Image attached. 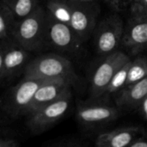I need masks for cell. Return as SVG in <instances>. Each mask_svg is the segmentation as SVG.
Masks as SVG:
<instances>
[{
    "mask_svg": "<svg viewBox=\"0 0 147 147\" xmlns=\"http://www.w3.org/2000/svg\"><path fill=\"white\" fill-rule=\"evenodd\" d=\"M147 95V77L127 85L116 98V105L121 109H137Z\"/></svg>",
    "mask_w": 147,
    "mask_h": 147,
    "instance_id": "5bb4252c",
    "label": "cell"
},
{
    "mask_svg": "<svg viewBox=\"0 0 147 147\" xmlns=\"http://www.w3.org/2000/svg\"><path fill=\"white\" fill-rule=\"evenodd\" d=\"M131 10H139L147 12V0H134Z\"/></svg>",
    "mask_w": 147,
    "mask_h": 147,
    "instance_id": "603a6c76",
    "label": "cell"
},
{
    "mask_svg": "<svg viewBox=\"0 0 147 147\" xmlns=\"http://www.w3.org/2000/svg\"><path fill=\"white\" fill-rule=\"evenodd\" d=\"M71 15L70 26L82 40H87L96 26L99 6L96 1L69 0Z\"/></svg>",
    "mask_w": 147,
    "mask_h": 147,
    "instance_id": "8992f818",
    "label": "cell"
},
{
    "mask_svg": "<svg viewBox=\"0 0 147 147\" xmlns=\"http://www.w3.org/2000/svg\"><path fill=\"white\" fill-rule=\"evenodd\" d=\"M129 147H147V134L143 132L130 144Z\"/></svg>",
    "mask_w": 147,
    "mask_h": 147,
    "instance_id": "7402d4cb",
    "label": "cell"
},
{
    "mask_svg": "<svg viewBox=\"0 0 147 147\" xmlns=\"http://www.w3.org/2000/svg\"><path fill=\"white\" fill-rule=\"evenodd\" d=\"M45 80L23 77L20 83L7 92L3 99V109L12 118L25 115L36 90Z\"/></svg>",
    "mask_w": 147,
    "mask_h": 147,
    "instance_id": "277c9868",
    "label": "cell"
},
{
    "mask_svg": "<svg viewBox=\"0 0 147 147\" xmlns=\"http://www.w3.org/2000/svg\"><path fill=\"white\" fill-rule=\"evenodd\" d=\"M147 77V59L145 57L132 60L127 79V85L136 83Z\"/></svg>",
    "mask_w": 147,
    "mask_h": 147,
    "instance_id": "d6986e66",
    "label": "cell"
},
{
    "mask_svg": "<svg viewBox=\"0 0 147 147\" xmlns=\"http://www.w3.org/2000/svg\"><path fill=\"white\" fill-rule=\"evenodd\" d=\"M137 109L140 112V114L141 115V116L147 121V95L141 101V102L140 103Z\"/></svg>",
    "mask_w": 147,
    "mask_h": 147,
    "instance_id": "cb8c5ba5",
    "label": "cell"
},
{
    "mask_svg": "<svg viewBox=\"0 0 147 147\" xmlns=\"http://www.w3.org/2000/svg\"><path fill=\"white\" fill-rule=\"evenodd\" d=\"M71 92L69 91L57 100L28 115V127L33 134H40L60 121L69 109Z\"/></svg>",
    "mask_w": 147,
    "mask_h": 147,
    "instance_id": "3957f363",
    "label": "cell"
},
{
    "mask_svg": "<svg viewBox=\"0 0 147 147\" xmlns=\"http://www.w3.org/2000/svg\"><path fill=\"white\" fill-rule=\"evenodd\" d=\"M143 132L144 129L138 126L121 127L98 135L95 144L98 147H129Z\"/></svg>",
    "mask_w": 147,
    "mask_h": 147,
    "instance_id": "4fadbf2b",
    "label": "cell"
},
{
    "mask_svg": "<svg viewBox=\"0 0 147 147\" xmlns=\"http://www.w3.org/2000/svg\"><path fill=\"white\" fill-rule=\"evenodd\" d=\"M12 12L16 21L28 16L40 4L39 0H1Z\"/></svg>",
    "mask_w": 147,
    "mask_h": 147,
    "instance_id": "2e32d148",
    "label": "cell"
},
{
    "mask_svg": "<svg viewBox=\"0 0 147 147\" xmlns=\"http://www.w3.org/2000/svg\"><path fill=\"white\" fill-rule=\"evenodd\" d=\"M16 23L12 12L0 0V40H9Z\"/></svg>",
    "mask_w": 147,
    "mask_h": 147,
    "instance_id": "e0dca14e",
    "label": "cell"
},
{
    "mask_svg": "<svg viewBox=\"0 0 147 147\" xmlns=\"http://www.w3.org/2000/svg\"><path fill=\"white\" fill-rule=\"evenodd\" d=\"M8 41L9 40H0V76L2 72V68H3V55H4V52L8 45Z\"/></svg>",
    "mask_w": 147,
    "mask_h": 147,
    "instance_id": "d4e9b609",
    "label": "cell"
},
{
    "mask_svg": "<svg viewBox=\"0 0 147 147\" xmlns=\"http://www.w3.org/2000/svg\"><path fill=\"white\" fill-rule=\"evenodd\" d=\"M124 25L119 16L113 15L103 19L96 31L95 44L100 54L108 55L116 51L122 42Z\"/></svg>",
    "mask_w": 147,
    "mask_h": 147,
    "instance_id": "9c48e42d",
    "label": "cell"
},
{
    "mask_svg": "<svg viewBox=\"0 0 147 147\" xmlns=\"http://www.w3.org/2000/svg\"><path fill=\"white\" fill-rule=\"evenodd\" d=\"M19 144V141L15 138L0 135V147H16Z\"/></svg>",
    "mask_w": 147,
    "mask_h": 147,
    "instance_id": "44dd1931",
    "label": "cell"
},
{
    "mask_svg": "<svg viewBox=\"0 0 147 147\" xmlns=\"http://www.w3.org/2000/svg\"><path fill=\"white\" fill-rule=\"evenodd\" d=\"M118 116L117 109L102 101L82 102L78 105L77 119L85 127H96L115 121Z\"/></svg>",
    "mask_w": 147,
    "mask_h": 147,
    "instance_id": "ba28073f",
    "label": "cell"
},
{
    "mask_svg": "<svg viewBox=\"0 0 147 147\" xmlns=\"http://www.w3.org/2000/svg\"><path fill=\"white\" fill-rule=\"evenodd\" d=\"M71 82L65 79L45 80L36 90L25 115L34 113L40 108L57 100L65 93L71 91Z\"/></svg>",
    "mask_w": 147,
    "mask_h": 147,
    "instance_id": "8fae6325",
    "label": "cell"
},
{
    "mask_svg": "<svg viewBox=\"0 0 147 147\" xmlns=\"http://www.w3.org/2000/svg\"><path fill=\"white\" fill-rule=\"evenodd\" d=\"M46 10L54 19L70 25L71 9L69 0H47Z\"/></svg>",
    "mask_w": 147,
    "mask_h": 147,
    "instance_id": "9a60e30c",
    "label": "cell"
},
{
    "mask_svg": "<svg viewBox=\"0 0 147 147\" xmlns=\"http://www.w3.org/2000/svg\"><path fill=\"white\" fill-rule=\"evenodd\" d=\"M131 62H132V60L128 61L116 71V73L114 75V77L110 80L109 84H108L103 95L113 94L115 92L121 90L123 88L126 87L127 73H128V70H129Z\"/></svg>",
    "mask_w": 147,
    "mask_h": 147,
    "instance_id": "ac0fdd59",
    "label": "cell"
},
{
    "mask_svg": "<svg viewBox=\"0 0 147 147\" xmlns=\"http://www.w3.org/2000/svg\"><path fill=\"white\" fill-rule=\"evenodd\" d=\"M47 146L51 147H78L82 146L83 144L74 139H62L47 143Z\"/></svg>",
    "mask_w": 147,
    "mask_h": 147,
    "instance_id": "ffe728a7",
    "label": "cell"
},
{
    "mask_svg": "<svg viewBox=\"0 0 147 147\" xmlns=\"http://www.w3.org/2000/svg\"><path fill=\"white\" fill-rule=\"evenodd\" d=\"M132 16L124 28L122 44L133 54L147 47V12L131 10Z\"/></svg>",
    "mask_w": 147,
    "mask_h": 147,
    "instance_id": "30bf717a",
    "label": "cell"
},
{
    "mask_svg": "<svg viewBox=\"0 0 147 147\" xmlns=\"http://www.w3.org/2000/svg\"><path fill=\"white\" fill-rule=\"evenodd\" d=\"M23 77L47 80L65 79L72 84L78 79L71 61L57 53H46L30 59Z\"/></svg>",
    "mask_w": 147,
    "mask_h": 147,
    "instance_id": "7a4b0ae2",
    "label": "cell"
},
{
    "mask_svg": "<svg viewBox=\"0 0 147 147\" xmlns=\"http://www.w3.org/2000/svg\"><path fill=\"white\" fill-rule=\"evenodd\" d=\"M82 1H96V0H82Z\"/></svg>",
    "mask_w": 147,
    "mask_h": 147,
    "instance_id": "4316f807",
    "label": "cell"
},
{
    "mask_svg": "<svg viewBox=\"0 0 147 147\" xmlns=\"http://www.w3.org/2000/svg\"><path fill=\"white\" fill-rule=\"evenodd\" d=\"M29 58L30 52L9 40L3 55L0 81L7 82L23 73Z\"/></svg>",
    "mask_w": 147,
    "mask_h": 147,
    "instance_id": "7c38bea8",
    "label": "cell"
},
{
    "mask_svg": "<svg viewBox=\"0 0 147 147\" xmlns=\"http://www.w3.org/2000/svg\"><path fill=\"white\" fill-rule=\"evenodd\" d=\"M45 42L46 47L72 53L80 48L82 40L69 24L54 19L47 12Z\"/></svg>",
    "mask_w": 147,
    "mask_h": 147,
    "instance_id": "5b68a950",
    "label": "cell"
},
{
    "mask_svg": "<svg viewBox=\"0 0 147 147\" xmlns=\"http://www.w3.org/2000/svg\"><path fill=\"white\" fill-rule=\"evenodd\" d=\"M131 59L122 52L115 51L108 54L97 66L90 80V94L93 99L103 96L104 91L116 71Z\"/></svg>",
    "mask_w": 147,
    "mask_h": 147,
    "instance_id": "52a82bcc",
    "label": "cell"
},
{
    "mask_svg": "<svg viewBox=\"0 0 147 147\" xmlns=\"http://www.w3.org/2000/svg\"><path fill=\"white\" fill-rule=\"evenodd\" d=\"M47 10L40 4L28 16L16 21L11 40L30 53L46 48Z\"/></svg>",
    "mask_w": 147,
    "mask_h": 147,
    "instance_id": "6da1fadb",
    "label": "cell"
},
{
    "mask_svg": "<svg viewBox=\"0 0 147 147\" xmlns=\"http://www.w3.org/2000/svg\"><path fill=\"white\" fill-rule=\"evenodd\" d=\"M108 3H109L111 6H114L115 8H118L121 6V4L125 1V0H105Z\"/></svg>",
    "mask_w": 147,
    "mask_h": 147,
    "instance_id": "484cf974",
    "label": "cell"
}]
</instances>
